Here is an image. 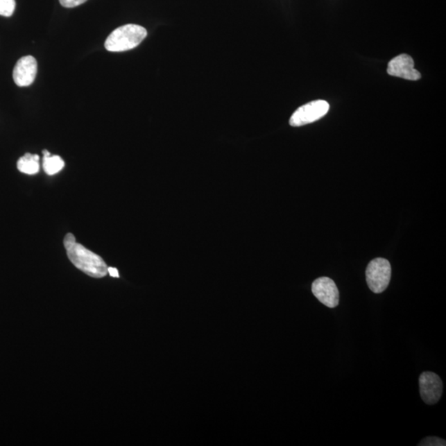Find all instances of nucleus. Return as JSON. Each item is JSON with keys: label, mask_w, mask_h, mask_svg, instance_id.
Here are the masks:
<instances>
[{"label": "nucleus", "mask_w": 446, "mask_h": 446, "mask_svg": "<svg viewBox=\"0 0 446 446\" xmlns=\"http://www.w3.org/2000/svg\"><path fill=\"white\" fill-rule=\"evenodd\" d=\"M42 167L46 175H54L62 170L65 162L59 155H43Z\"/></svg>", "instance_id": "10"}, {"label": "nucleus", "mask_w": 446, "mask_h": 446, "mask_svg": "<svg viewBox=\"0 0 446 446\" xmlns=\"http://www.w3.org/2000/svg\"><path fill=\"white\" fill-rule=\"evenodd\" d=\"M37 73V62L32 55L24 56L15 65L12 77L19 87L31 85L35 80Z\"/></svg>", "instance_id": "8"}, {"label": "nucleus", "mask_w": 446, "mask_h": 446, "mask_svg": "<svg viewBox=\"0 0 446 446\" xmlns=\"http://www.w3.org/2000/svg\"><path fill=\"white\" fill-rule=\"evenodd\" d=\"M387 71L388 75L409 80H418L422 77L421 74L414 68L413 59L406 54L397 55L391 60Z\"/></svg>", "instance_id": "7"}, {"label": "nucleus", "mask_w": 446, "mask_h": 446, "mask_svg": "<svg viewBox=\"0 0 446 446\" xmlns=\"http://www.w3.org/2000/svg\"><path fill=\"white\" fill-rule=\"evenodd\" d=\"M19 171L26 175H36L40 170L39 155L26 153L17 164Z\"/></svg>", "instance_id": "9"}, {"label": "nucleus", "mask_w": 446, "mask_h": 446, "mask_svg": "<svg viewBox=\"0 0 446 446\" xmlns=\"http://www.w3.org/2000/svg\"><path fill=\"white\" fill-rule=\"evenodd\" d=\"M59 1L65 8H75L85 3L87 0H59Z\"/></svg>", "instance_id": "13"}, {"label": "nucleus", "mask_w": 446, "mask_h": 446, "mask_svg": "<svg viewBox=\"0 0 446 446\" xmlns=\"http://www.w3.org/2000/svg\"><path fill=\"white\" fill-rule=\"evenodd\" d=\"M108 273L111 277H114V278H119V271L117 270L116 268H108Z\"/></svg>", "instance_id": "14"}, {"label": "nucleus", "mask_w": 446, "mask_h": 446, "mask_svg": "<svg viewBox=\"0 0 446 446\" xmlns=\"http://www.w3.org/2000/svg\"><path fill=\"white\" fill-rule=\"evenodd\" d=\"M330 108L327 101H316L307 103L298 108L293 112L289 120V124L292 127H302L309 123H313L326 115Z\"/></svg>", "instance_id": "4"}, {"label": "nucleus", "mask_w": 446, "mask_h": 446, "mask_svg": "<svg viewBox=\"0 0 446 446\" xmlns=\"http://www.w3.org/2000/svg\"><path fill=\"white\" fill-rule=\"evenodd\" d=\"M392 268L386 259L376 258L368 265L366 272V282L375 293L385 291L391 282Z\"/></svg>", "instance_id": "3"}, {"label": "nucleus", "mask_w": 446, "mask_h": 446, "mask_svg": "<svg viewBox=\"0 0 446 446\" xmlns=\"http://www.w3.org/2000/svg\"><path fill=\"white\" fill-rule=\"evenodd\" d=\"M147 36L146 28L136 24H127L114 30L105 41V49L112 53H121L135 49Z\"/></svg>", "instance_id": "2"}, {"label": "nucleus", "mask_w": 446, "mask_h": 446, "mask_svg": "<svg viewBox=\"0 0 446 446\" xmlns=\"http://www.w3.org/2000/svg\"><path fill=\"white\" fill-rule=\"evenodd\" d=\"M311 291H313L314 295L325 306L330 307V309H334L338 306L339 290L334 281L328 277H321V278L316 280L311 285Z\"/></svg>", "instance_id": "6"}, {"label": "nucleus", "mask_w": 446, "mask_h": 446, "mask_svg": "<svg viewBox=\"0 0 446 446\" xmlns=\"http://www.w3.org/2000/svg\"><path fill=\"white\" fill-rule=\"evenodd\" d=\"M418 445L423 446H445L446 445L445 440L443 439L439 438L436 436H429L426 439H424L421 441Z\"/></svg>", "instance_id": "12"}, {"label": "nucleus", "mask_w": 446, "mask_h": 446, "mask_svg": "<svg viewBox=\"0 0 446 446\" xmlns=\"http://www.w3.org/2000/svg\"><path fill=\"white\" fill-rule=\"evenodd\" d=\"M15 0H0V15L10 17L15 10Z\"/></svg>", "instance_id": "11"}, {"label": "nucleus", "mask_w": 446, "mask_h": 446, "mask_svg": "<svg viewBox=\"0 0 446 446\" xmlns=\"http://www.w3.org/2000/svg\"><path fill=\"white\" fill-rule=\"evenodd\" d=\"M419 387L422 400L428 405L437 404L443 396V380L433 372H423L420 375Z\"/></svg>", "instance_id": "5"}, {"label": "nucleus", "mask_w": 446, "mask_h": 446, "mask_svg": "<svg viewBox=\"0 0 446 446\" xmlns=\"http://www.w3.org/2000/svg\"><path fill=\"white\" fill-rule=\"evenodd\" d=\"M64 246L69 259L85 274L97 279L107 275L108 267L105 261L83 245L78 243L72 233L65 237Z\"/></svg>", "instance_id": "1"}]
</instances>
